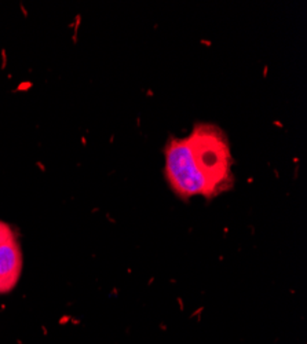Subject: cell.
Returning a JSON list of instances; mask_svg holds the SVG:
<instances>
[{"label":"cell","instance_id":"1","mask_svg":"<svg viewBox=\"0 0 307 344\" xmlns=\"http://www.w3.org/2000/svg\"><path fill=\"white\" fill-rule=\"evenodd\" d=\"M165 178L179 198H205L231 189L233 156L225 131L211 123H200L183 138L165 145Z\"/></svg>","mask_w":307,"mask_h":344},{"label":"cell","instance_id":"2","mask_svg":"<svg viewBox=\"0 0 307 344\" xmlns=\"http://www.w3.org/2000/svg\"><path fill=\"white\" fill-rule=\"evenodd\" d=\"M24 266L22 250L15 238L0 245V295L8 293L19 281Z\"/></svg>","mask_w":307,"mask_h":344},{"label":"cell","instance_id":"3","mask_svg":"<svg viewBox=\"0 0 307 344\" xmlns=\"http://www.w3.org/2000/svg\"><path fill=\"white\" fill-rule=\"evenodd\" d=\"M12 238H15L12 229L6 222H2V220H0V245H3L4 242H7Z\"/></svg>","mask_w":307,"mask_h":344}]
</instances>
